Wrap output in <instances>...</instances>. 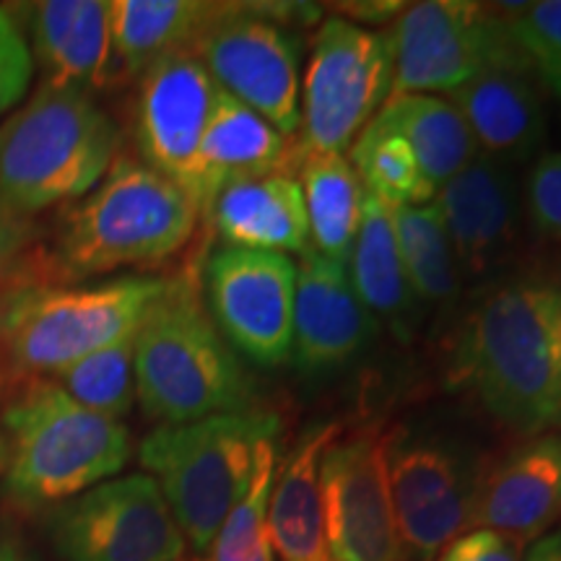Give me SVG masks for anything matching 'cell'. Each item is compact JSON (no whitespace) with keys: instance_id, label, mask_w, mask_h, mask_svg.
<instances>
[{"instance_id":"cell-1","label":"cell","mask_w":561,"mask_h":561,"mask_svg":"<svg viewBox=\"0 0 561 561\" xmlns=\"http://www.w3.org/2000/svg\"><path fill=\"white\" fill-rule=\"evenodd\" d=\"M450 382L517 432L561 426V286L517 278L491 289L468 318Z\"/></svg>"},{"instance_id":"cell-2","label":"cell","mask_w":561,"mask_h":561,"mask_svg":"<svg viewBox=\"0 0 561 561\" xmlns=\"http://www.w3.org/2000/svg\"><path fill=\"white\" fill-rule=\"evenodd\" d=\"M136 398L159 426L252 409V382L193 278H170L133 339Z\"/></svg>"},{"instance_id":"cell-3","label":"cell","mask_w":561,"mask_h":561,"mask_svg":"<svg viewBox=\"0 0 561 561\" xmlns=\"http://www.w3.org/2000/svg\"><path fill=\"white\" fill-rule=\"evenodd\" d=\"M3 430L5 494L30 510H53L115 479L133 455L121 419L73 401L50 377L13 398Z\"/></svg>"},{"instance_id":"cell-4","label":"cell","mask_w":561,"mask_h":561,"mask_svg":"<svg viewBox=\"0 0 561 561\" xmlns=\"http://www.w3.org/2000/svg\"><path fill=\"white\" fill-rule=\"evenodd\" d=\"M117 149L121 130L89 91L45 81L0 123V195L24 216L81 198Z\"/></svg>"},{"instance_id":"cell-5","label":"cell","mask_w":561,"mask_h":561,"mask_svg":"<svg viewBox=\"0 0 561 561\" xmlns=\"http://www.w3.org/2000/svg\"><path fill=\"white\" fill-rule=\"evenodd\" d=\"M278 430L276 413L250 409L157 426L140 442V468L159 483L193 553L208 557L248 491L261 445L276 439Z\"/></svg>"},{"instance_id":"cell-6","label":"cell","mask_w":561,"mask_h":561,"mask_svg":"<svg viewBox=\"0 0 561 561\" xmlns=\"http://www.w3.org/2000/svg\"><path fill=\"white\" fill-rule=\"evenodd\" d=\"M201 210L178 182L146 161L117 159L68 214L58 263L73 278L149 265L191 242Z\"/></svg>"},{"instance_id":"cell-7","label":"cell","mask_w":561,"mask_h":561,"mask_svg":"<svg viewBox=\"0 0 561 561\" xmlns=\"http://www.w3.org/2000/svg\"><path fill=\"white\" fill-rule=\"evenodd\" d=\"M167 278L32 284L0 294V348L21 371L50 377L138 331Z\"/></svg>"},{"instance_id":"cell-8","label":"cell","mask_w":561,"mask_h":561,"mask_svg":"<svg viewBox=\"0 0 561 561\" xmlns=\"http://www.w3.org/2000/svg\"><path fill=\"white\" fill-rule=\"evenodd\" d=\"M468 0H424L405 5L390 30L392 91L453 94L489 68L533 70V62L512 37L507 13Z\"/></svg>"},{"instance_id":"cell-9","label":"cell","mask_w":561,"mask_h":561,"mask_svg":"<svg viewBox=\"0 0 561 561\" xmlns=\"http://www.w3.org/2000/svg\"><path fill=\"white\" fill-rule=\"evenodd\" d=\"M392 91L390 34L328 19L301 81L297 153H341L375 121Z\"/></svg>"},{"instance_id":"cell-10","label":"cell","mask_w":561,"mask_h":561,"mask_svg":"<svg viewBox=\"0 0 561 561\" xmlns=\"http://www.w3.org/2000/svg\"><path fill=\"white\" fill-rule=\"evenodd\" d=\"M47 536L62 561H182L187 541L159 483L128 473L47 510Z\"/></svg>"},{"instance_id":"cell-11","label":"cell","mask_w":561,"mask_h":561,"mask_svg":"<svg viewBox=\"0 0 561 561\" xmlns=\"http://www.w3.org/2000/svg\"><path fill=\"white\" fill-rule=\"evenodd\" d=\"M278 19L280 13L261 5L221 3L191 53L216 87L294 138L301 121L299 39Z\"/></svg>"},{"instance_id":"cell-12","label":"cell","mask_w":561,"mask_h":561,"mask_svg":"<svg viewBox=\"0 0 561 561\" xmlns=\"http://www.w3.org/2000/svg\"><path fill=\"white\" fill-rule=\"evenodd\" d=\"M297 265L289 255L224 244L206 263L208 314L231 348L261 367H284L294 346Z\"/></svg>"},{"instance_id":"cell-13","label":"cell","mask_w":561,"mask_h":561,"mask_svg":"<svg viewBox=\"0 0 561 561\" xmlns=\"http://www.w3.org/2000/svg\"><path fill=\"white\" fill-rule=\"evenodd\" d=\"M385 471L403 559L434 561L471 525L479 473L453 447L405 434L385 439Z\"/></svg>"},{"instance_id":"cell-14","label":"cell","mask_w":561,"mask_h":561,"mask_svg":"<svg viewBox=\"0 0 561 561\" xmlns=\"http://www.w3.org/2000/svg\"><path fill=\"white\" fill-rule=\"evenodd\" d=\"M320 502L333 561H403L382 437L364 432L325 447Z\"/></svg>"},{"instance_id":"cell-15","label":"cell","mask_w":561,"mask_h":561,"mask_svg":"<svg viewBox=\"0 0 561 561\" xmlns=\"http://www.w3.org/2000/svg\"><path fill=\"white\" fill-rule=\"evenodd\" d=\"M219 87L193 53H174L140 76L136 144L153 170L191 195L201 210V144Z\"/></svg>"},{"instance_id":"cell-16","label":"cell","mask_w":561,"mask_h":561,"mask_svg":"<svg viewBox=\"0 0 561 561\" xmlns=\"http://www.w3.org/2000/svg\"><path fill=\"white\" fill-rule=\"evenodd\" d=\"M371 335L375 318L356 297L346 265L312 248L299 255L291 362L307 375H325L354 359Z\"/></svg>"},{"instance_id":"cell-17","label":"cell","mask_w":561,"mask_h":561,"mask_svg":"<svg viewBox=\"0 0 561 561\" xmlns=\"http://www.w3.org/2000/svg\"><path fill=\"white\" fill-rule=\"evenodd\" d=\"M561 520V434H541L479 476L471 528L530 543Z\"/></svg>"},{"instance_id":"cell-18","label":"cell","mask_w":561,"mask_h":561,"mask_svg":"<svg viewBox=\"0 0 561 561\" xmlns=\"http://www.w3.org/2000/svg\"><path fill=\"white\" fill-rule=\"evenodd\" d=\"M450 237L455 261L471 276H483L515 242L520 201L515 180L500 161L476 157L434 195Z\"/></svg>"},{"instance_id":"cell-19","label":"cell","mask_w":561,"mask_h":561,"mask_svg":"<svg viewBox=\"0 0 561 561\" xmlns=\"http://www.w3.org/2000/svg\"><path fill=\"white\" fill-rule=\"evenodd\" d=\"M208 219L229 248L280 255H305L312 248L305 195L289 172L227 182L210 203Z\"/></svg>"},{"instance_id":"cell-20","label":"cell","mask_w":561,"mask_h":561,"mask_svg":"<svg viewBox=\"0 0 561 561\" xmlns=\"http://www.w3.org/2000/svg\"><path fill=\"white\" fill-rule=\"evenodd\" d=\"M479 149L489 159L523 161L541 146L543 102L528 70L489 68L450 94Z\"/></svg>"},{"instance_id":"cell-21","label":"cell","mask_w":561,"mask_h":561,"mask_svg":"<svg viewBox=\"0 0 561 561\" xmlns=\"http://www.w3.org/2000/svg\"><path fill=\"white\" fill-rule=\"evenodd\" d=\"M297 170V140L219 89L201 144V216L227 182Z\"/></svg>"},{"instance_id":"cell-22","label":"cell","mask_w":561,"mask_h":561,"mask_svg":"<svg viewBox=\"0 0 561 561\" xmlns=\"http://www.w3.org/2000/svg\"><path fill=\"white\" fill-rule=\"evenodd\" d=\"M339 426H314L297 442L273 481L268 536L278 561H333L320 502V460Z\"/></svg>"},{"instance_id":"cell-23","label":"cell","mask_w":561,"mask_h":561,"mask_svg":"<svg viewBox=\"0 0 561 561\" xmlns=\"http://www.w3.org/2000/svg\"><path fill=\"white\" fill-rule=\"evenodd\" d=\"M112 47L117 76H144L153 62L191 53L219 16L221 3L203 0H112Z\"/></svg>"},{"instance_id":"cell-24","label":"cell","mask_w":561,"mask_h":561,"mask_svg":"<svg viewBox=\"0 0 561 561\" xmlns=\"http://www.w3.org/2000/svg\"><path fill=\"white\" fill-rule=\"evenodd\" d=\"M346 271L356 297L362 299L375 322H388L398 335L409 333L416 297L405 278L401 252H398L392 208L371 193L364 195L359 231H356Z\"/></svg>"},{"instance_id":"cell-25","label":"cell","mask_w":561,"mask_h":561,"mask_svg":"<svg viewBox=\"0 0 561 561\" xmlns=\"http://www.w3.org/2000/svg\"><path fill=\"white\" fill-rule=\"evenodd\" d=\"M371 123L396 133L411 146L434 191L479 157V146L462 115L450 100L437 94L390 96Z\"/></svg>"},{"instance_id":"cell-26","label":"cell","mask_w":561,"mask_h":561,"mask_svg":"<svg viewBox=\"0 0 561 561\" xmlns=\"http://www.w3.org/2000/svg\"><path fill=\"white\" fill-rule=\"evenodd\" d=\"M294 172H299L312 250L346 265L367 195L359 174L341 153H297Z\"/></svg>"},{"instance_id":"cell-27","label":"cell","mask_w":561,"mask_h":561,"mask_svg":"<svg viewBox=\"0 0 561 561\" xmlns=\"http://www.w3.org/2000/svg\"><path fill=\"white\" fill-rule=\"evenodd\" d=\"M392 227L413 297L430 305L453 301L460 286V268L434 201L392 208Z\"/></svg>"},{"instance_id":"cell-28","label":"cell","mask_w":561,"mask_h":561,"mask_svg":"<svg viewBox=\"0 0 561 561\" xmlns=\"http://www.w3.org/2000/svg\"><path fill=\"white\" fill-rule=\"evenodd\" d=\"M351 167L359 174L364 191L377 195L390 208L424 206L434 201V187L421 172L419 159L401 136L369 123L348 149Z\"/></svg>"},{"instance_id":"cell-29","label":"cell","mask_w":561,"mask_h":561,"mask_svg":"<svg viewBox=\"0 0 561 561\" xmlns=\"http://www.w3.org/2000/svg\"><path fill=\"white\" fill-rule=\"evenodd\" d=\"M133 339L136 333L68 364L50 375V380L87 409L123 421L138 401Z\"/></svg>"},{"instance_id":"cell-30","label":"cell","mask_w":561,"mask_h":561,"mask_svg":"<svg viewBox=\"0 0 561 561\" xmlns=\"http://www.w3.org/2000/svg\"><path fill=\"white\" fill-rule=\"evenodd\" d=\"M276 439L263 442L248 491L229 512L210 546V561H276L268 536V502L276 481Z\"/></svg>"},{"instance_id":"cell-31","label":"cell","mask_w":561,"mask_h":561,"mask_svg":"<svg viewBox=\"0 0 561 561\" xmlns=\"http://www.w3.org/2000/svg\"><path fill=\"white\" fill-rule=\"evenodd\" d=\"M115 70V47H112V11L104 0H81L73 32L60 60L47 73V83L89 91L102 87Z\"/></svg>"},{"instance_id":"cell-32","label":"cell","mask_w":561,"mask_h":561,"mask_svg":"<svg viewBox=\"0 0 561 561\" xmlns=\"http://www.w3.org/2000/svg\"><path fill=\"white\" fill-rule=\"evenodd\" d=\"M510 32L536 70V79L561 96V0L502 5Z\"/></svg>"},{"instance_id":"cell-33","label":"cell","mask_w":561,"mask_h":561,"mask_svg":"<svg viewBox=\"0 0 561 561\" xmlns=\"http://www.w3.org/2000/svg\"><path fill=\"white\" fill-rule=\"evenodd\" d=\"M34 76L30 39L9 9H0V121L24 102Z\"/></svg>"},{"instance_id":"cell-34","label":"cell","mask_w":561,"mask_h":561,"mask_svg":"<svg viewBox=\"0 0 561 561\" xmlns=\"http://www.w3.org/2000/svg\"><path fill=\"white\" fill-rule=\"evenodd\" d=\"M530 224L546 240L561 244V151L543 153L525 182Z\"/></svg>"},{"instance_id":"cell-35","label":"cell","mask_w":561,"mask_h":561,"mask_svg":"<svg viewBox=\"0 0 561 561\" xmlns=\"http://www.w3.org/2000/svg\"><path fill=\"white\" fill-rule=\"evenodd\" d=\"M81 0H45L34 3L30 13V50L32 58L50 73L66 50Z\"/></svg>"},{"instance_id":"cell-36","label":"cell","mask_w":561,"mask_h":561,"mask_svg":"<svg viewBox=\"0 0 561 561\" xmlns=\"http://www.w3.org/2000/svg\"><path fill=\"white\" fill-rule=\"evenodd\" d=\"M525 543L496 530L471 528L442 549L434 561H523Z\"/></svg>"},{"instance_id":"cell-37","label":"cell","mask_w":561,"mask_h":561,"mask_svg":"<svg viewBox=\"0 0 561 561\" xmlns=\"http://www.w3.org/2000/svg\"><path fill=\"white\" fill-rule=\"evenodd\" d=\"M34 234L32 216L19 214L0 195V276H5Z\"/></svg>"},{"instance_id":"cell-38","label":"cell","mask_w":561,"mask_h":561,"mask_svg":"<svg viewBox=\"0 0 561 561\" xmlns=\"http://www.w3.org/2000/svg\"><path fill=\"white\" fill-rule=\"evenodd\" d=\"M523 561H561V528L536 538L523 553Z\"/></svg>"},{"instance_id":"cell-39","label":"cell","mask_w":561,"mask_h":561,"mask_svg":"<svg viewBox=\"0 0 561 561\" xmlns=\"http://www.w3.org/2000/svg\"><path fill=\"white\" fill-rule=\"evenodd\" d=\"M0 561H32L19 533L5 523H0Z\"/></svg>"},{"instance_id":"cell-40","label":"cell","mask_w":561,"mask_h":561,"mask_svg":"<svg viewBox=\"0 0 561 561\" xmlns=\"http://www.w3.org/2000/svg\"><path fill=\"white\" fill-rule=\"evenodd\" d=\"M0 460H3V445H0Z\"/></svg>"},{"instance_id":"cell-41","label":"cell","mask_w":561,"mask_h":561,"mask_svg":"<svg viewBox=\"0 0 561 561\" xmlns=\"http://www.w3.org/2000/svg\"><path fill=\"white\" fill-rule=\"evenodd\" d=\"M0 382H3V371H0Z\"/></svg>"}]
</instances>
